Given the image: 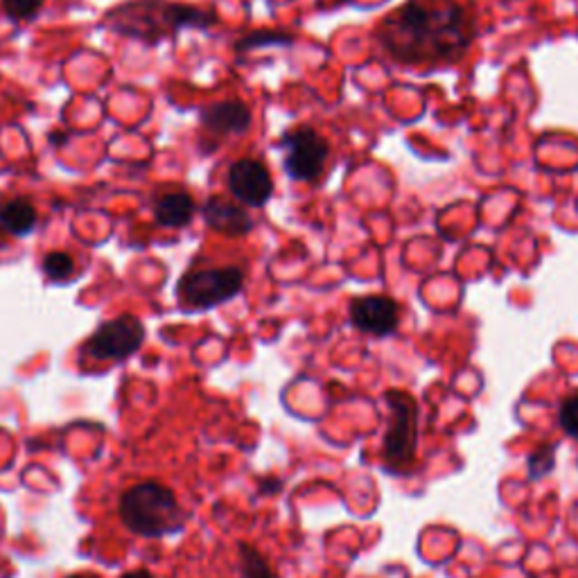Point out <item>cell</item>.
Returning <instances> with one entry per match:
<instances>
[{
    "mask_svg": "<svg viewBox=\"0 0 578 578\" xmlns=\"http://www.w3.org/2000/svg\"><path fill=\"white\" fill-rule=\"evenodd\" d=\"M122 524L141 538H161L182 531L188 515L167 486L143 481L131 486L120 498Z\"/></svg>",
    "mask_w": 578,
    "mask_h": 578,
    "instance_id": "2",
    "label": "cell"
},
{
    "mask_svg": "<svg viewBox=\"0 0 578 578\" xmlns=\"http://www.w3.org/2000/svg\"><path fill=\"white\" fill-rule=\"evenodd\" d=\"M386 403L391 410V423L384 438V459L391 468H403L412 464L416 452V403L400 391H389Z\"/></svg>",
    "mask_w": 578,
    "mask_h": 578,
    "instance_id": "3",
    "label": "cell"
},
{
    "mask_svg": "<svg viewBox=\"0 0 578 578\" xmlns=\"http://www.w3.org/2000/svg\"><path fill=\"white\" fill-rule=\"evenodd\" d=\"M266 43H292V34H285V32H253L249 36H244L240 43H238V51H251V48H260V46H266Z\"/></svg>",
    "mask_w": 578,
    "mask_h": 578,
    "instance_id": "15",
    "label": "cell"
},
{
    "mask_svg": "<svg viewBox=\"0 0 578 578\" xmlns=\"http://www.w3.org/2000/svg\"><path fill=\"white\" fill-rule=\"evenodd\" d=\"M145 341V326L141 319L124 315L107 321L86 341L84 350L96 360H127Z\"/></svg>",
    "mask_w": 578,
    "mask_h": 578,
    "instance_id": "6",
    "label": "cell"
},
{
    "mask_svg": "<svg viewBox=\"0 0 578 578\" xmlns=\"http://www.w3.org/2000/svg\"><path fill=\"white\" fill-rule=\"evenodd\" d=\"M285 172L294 182H315L324 172L330 148L315 129H294L283 139Z\"/></svg>",
    "mask_w": 578,
    "mask_h": 578,
    "instance_id": "5",
    "label": "cell"
},
{
    "mask_svg": "<svg viewBox=\"0 0 578 578\" xmlns=\"http://www.w3.org/2000/svg\"><path fill=\"white\" fill-rule=\"evenodd\" d=\"M249 122H251V113L238 100L215 102L201 111V124L215 139L231 137V133H244L249 129Z\"/></svg>",
    "mask_w": 578,
    "mask_h": 578,
    "instance_id": "9",
    "label": "cell"
},
{
    "mask_svg": "<svg viewBox=\"0 0 578 578\" xmlns=\"http://www.w3.org/2000/svg\"><path fill=\"white\" fill-rule=\"evenodd\" d=\"M560 427L571 438H578V397H569L560 407Z\"/></svg>",
    "mask_w": 578,
    "mask_h": 578,
    "instance_id": "17",
    "label": "cell"
},
{
    "mask_svg": "<svg viewBox=\"0 0 578 578\" xmlns=\"http://www.w3.org/2000/svg\"><path fill=\"white\" fill-rule=\"evenodd\" d=\"M339 3H346V0H339Z\"/></svg>",
    "mask_w": 578,
    "mask_h": 578,
    "instance_id": "20",
    "label": "cell"
},
{
    "mask_svg": "<svg viewBox=\"0 0 578 578\" xmlns=\"http://www.w3.org/2000/svg\"><path fill=\"white\" fill-rule=\"evenodd\" d=\"M244 285L242 272L238 266H225V270H199L184 276L179 294L184 303L193 309L215 307L233 298Z\"/></svg>",
    "mask_w": 578,
    "mask_h": 578,
    "instance_id": "4",
    "label": "cell"
},
{
    "mask_svg": "<svg viewBox=\"0 0 578 578\" xmlns=\"http://www.w3.org/2000/svg\"><path fill=\"white\" fill-rule=\"evenodd\" d=\"M204 217L210 229L219 233H227L229 238H240L249 233L253 227V219L249 217V212L227 201L225 197H210L204 206Z\"/></svg>",
    "mask_w": 578,
    "mask_h": 578,
    "instance_id": "10",
    "label": "cell"
},
{
    "mask_svg": "<svg viewBox=\"0 0 578 578\" xmlns=\"http://www.w3.org/2000/svg\"><path fill=\"white\" fill-rule=\"evenodd\" d=\"M0 227L12 236H28L36 227V210L25 199H12L0 206Z\"/></svg>",
    "mask_w": 578,
    "mask_h": 578,
    "instance_id": "12",
    "label": "cell"
},
{
    "mask_svg": "<svg viewBox=\"0 0 578 578\" xmlns=\"http://www.w3.org/2000/svg\"><path fill=\"white\" fill-rule=\"evenodd\" d=\"M120 578H154L150 571H145V569H137V571H127V574H122Z\"/></svg>",
    "mask_w": 578,
    "mask_h": 578,
    "instance_id": "18",
    "label": "cell"
},
{
    "mask_svg": "<svg viewBox=\"0 0 578 578\" xmlns=\"http://www.w3.org/2000/svg\"><path fill=\"white\" fill-rule=\"evenodd\" d=\"M238 552H240V569L244 578H276V571L272 569L270 560L262 556L260 549L240 543Z\"/></svg>",
    "mask_w": 578,
    "mask_h": 578,
    "instance_id": "13",
    "label": "cell"
},
{
    "mask_svg": "<svg viewBox=\"0 0 578 578\" xmlns=\"http://www.w3.org/2000/svg\"><path fill=\"white\" fill-rule=\"evenodd\" d=\"M68 578H98V576H94V574H73Z\"/></svg>",
    "mask_w": 578,
    "mask_h": 578,
    "instance_id": "19",
    "label": "cell"
},
{
    "mask_svg": "<svg viewBox=\"0 0 578 578\" xmlns=\"http://www.w3.org/2000/svg\"><path fill=\"white\" fill-rule=\"evenodd\" d=\"M41 3L43 0H3V10L10 19L23 21V19H32L39 12Z\"/></svg>",
    "mask_w": 578,
    "mask_h": 578,
    "instance_id": "16",
    "label": "cell"
},
{
    "mask_svg": "<svg viewBox=\"0 0 578 578\" xmlns=\"http://www.w3.org/2000/svg\"><path fill=\"white\" fill-rule=\"evenodd\" d=\"M350 321L375 337L391 335L397 326V305L386 296H360L350 303Z\"/></svg>",
    "mask_w": 578,
    "mask_h": 578,
    "instance_id": "8",
    "label": "cell"
},
{
    "mask_svg": "<svg viewBox=\"0 0 578 578\" xmlns=\"http://www.w3.org/2000/svg\"><path fill=\"white\" fill-rule=\"evenodd\" d=\"M43 272L51 281H68L75 274V262L64 251H53L43 260Z\"/></svg>",
    "mask_w": 578,
    "mask_h": 578,
    "instance_id": "14",
    "label": "cell"
},
{
    "mask_svg": "<svg viewBox=\"0 0 578 578\" xmlns=\"http://www.w3.org/2000/svg\"><path fill=\"white\" fill-rule=\"evenodd\" d=\"M229 188L247 206L260 208L270 201L274 193V182L262 163L253 159H242L229 172Z\"/></svg>",
    "mask_w": 578,
    "mask_h": 578,
    "instance_id": "7",
    "label": "cell"
},
{
    "mask_svg": "<svg viewBox=\"0 0 578 578\" xmlns=\"http://www.w3.org/2000/svg\"><path fill=\"white\" fill-rule=\"evenodd\" d=\"M468 14L448 0H412L380 28L382 46L403 64L459 59L472 39Z\"/></svg>",
    "mask_w": 578,
    "mask_h": 578,
    "instance_id": "1",
    "label": "cell"
},
{
    "mask_svg": "<svg viewBox=\"0 0 578 578\" xmlns=\"http://www.w3.org/2000/svg\"><path fill=\"white\" fill-rule=\"evenodd\" d=\"M193 212H195V201L186 193L165 195L154 206V215H156L159 225L161 227H172V229H179V227L188 225Z\"/></svg>",
    "mask_w": 578,
    "mask_h": 578,
    "instance_id": "11",
    "label": "cell"
}]
</instances>
